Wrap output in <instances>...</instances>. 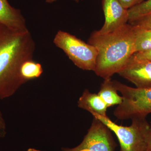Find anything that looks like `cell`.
Masks as SVG:
<instances>
[{"instance_id":"cell-1","label":"cell","mask_w":151,"mask_h":151,"mask_svg":"<svg viewBox=\"0 0 151 151\" xmlns=\"http://www.w3.org/2000/svg\"><path fill=\"white\" fill-rule=\"evenodd\" d=\"M35 48L28 29L14 31L0 25V100L12 96L26 83L21 67L24 61L33 59Z\"/></svg>"},{"instance_id":"cell-2","label":"cell","mask_w":151,"mask_h":151,"mask_svg":"<svg viewBox=\"0 0 151 151\" xmlns=\"http://www.w3.org/2000/svg\"><path fill=\"white\" fill-rule=\"evenodd\" d=\"M88 41L98 51L94 73L104 79L111 78L135 53V27L128 23L105 34L94 31Z\"/></svg>"},{"instance_id":"cell-3","label":"cell","mask_w":151,"mask_h":151,"mask_svg":"<svg viewBox=\"0 0 151 151\" xmlns=\"http://www.w3.org/2000/svg\"><path fill=\"white\" fill-rule=\"evenodd\" d=\"M92 116L115 133L119 140L120 151L147 150L150 124L146 118L132 119L130 126L124 127L115 124L107 116Z\"/></svg>"},{"instance_id":"cell-4","label":"cell","mask_w":151,"mask_h":151,"mask_svg":"<svg viewBox=\"0 0 151 151\" xmlns=\"http://www.w3.org/2000/svg\"><path fill=\"white\" fill-rule=\"evenodd\" d=\"M113 81L123 98L122 103L118 105L113 112L117 119L146 118L151 113V88H134L117 80Z\"/></svg>"},{"instance_id":"cell-5","label":"cell","mask_w":151,"mask_h":151,"mask_svg":"<svg viewBox=\"0 0 151 151\" xmlns=\"http://www.w3.org/2000/svg\"><path fill=\"white\" fill-rule=\"evenodd\" d=\"M53 43L63 50L77 67L83 70H95L98 53L95 46L61 30L57 33Z\"/></svg>"},{"instance_id":"cell-6","label":"cell","mask_w":151,"mask_h":151,"mask_svg":"<svg viewBox=\"0 0 151 151\" xmlns=\"http://www.w3.org/2000/svg\"><path fill=\"white\" fill-rule=\"evenodd\" d=\"M111 131L105 124L94 117L81 142L74 147H63L61 150L62 151H114L117 145Z\"/></svg>"},{"instance_id":"cell-7","label":"cell","mask_w":151,"mask_h":151,"mask_svg":"<svg viewBox=\"0 0 151 151\" xmlns=\"http://www.w3.org/2000/svg\"><path fill=\"white\" fill-rule=\"evenodd\" d=\"M118 74L137 88H151V61L136 59L132 56Z\"/></svg>"},{"instance_id":"cell-8","label":"cell","mask_w":151,"mask_h":151,"mask_svg":"<svg viewBox=\"0 0 151 151\" xmlns=\"http://www.w3.org/2000/svg\"><path fill=\"white\" fill-rule=\"evenodd\" d=\"M105 22L99 30L100 34L112 32L129 22L128 9L124 8L118 0H102Z\"/></svg>"},{"instance_id":"cell-9","label":"cell","mask_w":151,"mask_h":151,"mask_svg":"<svg viewBox=\"0 0 151 151\" xmlns=\"http://www.w3.org/2000/svg\"><path fill=\"white\" fill-rule=\"evenodd\" d=\"M0 25L14 31L28 30L21 11L12 6L8 0H0Z\"/></svg>"},{"instance_id":"cell-10","label":"cell","mask_w":151,"mask_h":151,"mask_svg":"<svg viewBox=\"0 0 151 151\" xmlns=\"http://www.w3.org/2000/svg\"><path fill=\"white\" fill-rule=\"evenodd\" d=\"M77 105L78 108L86 110L92 115L97 114L107 116L106 112L108 108L103 99L97 94L90 92L85 89L79 97Z\"/></svg>"},{"instance_id":"cell-11","label":"cell","mask_w":151,"mask_h":151,"mask_svg":"<svg viewBox=\"0 0 151 151\" xmlns=\"http://www.w3.org/2000/svg\"><path fill=\"white\" fill-rule=\"evenodd\" d=\"M117 92L113 80L111 78H109L104 79L97 94L109 108L113 105H119L122 103L123 98Z\"/></svg>"},{"instance_id":"cell-12","label":"cell","mask_w":151,"mask_h":151,"mask_svg":"<svg viewBox=\"0 0 151 151\" xmlns=\"http://www.w3.org/2000/svg\"><path fill=\"white\" fill-rule=\"evenodd\" d=\"M133 26L135 28V53L151 50V29Z\"/></svg>"},{"instance_id":"cell-13","label":"cell","mask_w":151,"mask_h":151,"mask_svg":"<svg viewBox=\"0 0 151 151\" xmlns=\"http://www.w3.org/2000/svg\"><path fill=\"white\" fill-rule=\"evenodd\" d=\"M43 71V68L40 63L35 62L33 59L24 61L22 64L20 69L22 77L26 82L39 78Z\"/></svg>"},{"instance_id":"cell-14","label":"cell","mask_w":151,"mask_h":151,"mask_svg":"<svg viewBox=\"0 0 151 151\" xmlns=\"http://www.w3.org/2000/svg\"><path fill=\"white\" fill-rule=\"evenodd\" d=\"M129 22L134 21L151 15V0H145L128 9Z\"/></svg>"},{"instance_id":"cell-15","label":"cell","mask_w":151,"mask_h":151,"mask_svg":"<svg viewBox=\"0 0 151 151\" xmlns=\"http://www.w3.org/2000/svg\"><path fill=\"white\" fill-rule=\"evenodd\" d=\"M128 23L133 25L138 26L151 29V15L139 19L134 21L128 22Z\"/></svg>"},{"instance_id":"cell-16","label":"cell","mask_w":151,"mask_h":151,"mask_svg":"<svg viewBox=\"0 0 151 151\" xmlns=\"http://www.w3.org/2000/svg\"><path fill=\"white\" fill-rule=\"evenodd\" d=\"M132 56L136 59L151 61V50L142 52H136Z\"/></svg>"},{"instance_id":"cell-17","label":"cell","mask_w":151,"mask_h":151,"mask_svg":"<svg viewBox=\"0 0 151 151\" xmlns=\"http://www.w3.org/2000/svg\"><path fill=\"white\" fill-rule=\"evenodd\" d=\"M122 6L126 9H129L134 6L142 3L145 0H118Z\"/></svg>"},{"instance_id":"cell-18","label":"cell","mask_w":151,"mask_h":151,"mask_svg":"<svg viewBox=\"0 0 151 151\" xmlns=\"http://www.w3.org/2000/svg\"><path fill=\"white\" fill-rule=\"evenodd\" d=\"M6 134V126L5 121L0 111V137L3 138Z\"/></svg>"},{"instance_id":"cell-19","label":"cell","mask_w":151,"mask_h":151,"mask_svg":"<svg viewBox=\"0 0 151 151\" xmlns=\"http://www.w3.org/2000/svg\"><path fill=\"white\" fill-rule=\"evenodd\" d=\"M150 129L147 139V150H151V122L150 123Z\"/></svg>"},{"instance_id":"cell-20","label":"cell","mask_w":151,"mask_h":151,"mask_svg":"<svg viewBox=\"0 0 151 151\" xmlns=\"http://www.w3.org/2000/svg\"><path fill=\"white\" fill-rule=\"evenodd\" d=\"M57 0H46V2L48 3V4H52V3L56 1ZM76 3H78L79 1V0H73Z\"/></svg>"},{"instance_id":"cell-21","label":"cell","mask_w":151,"mask_h":151,"mask_svg":"<svg viewBox=\"0 0 151 151\" xmlns=\"http://www.w3.org/2000/svg\"><path fill=\"white\" fill-rule=\"evenodd\" d=\"M26 151H44L40 150H37L35 148H30L28 149Z\"/></svg>"},{"instance_id":"cell-22","label":"cell","mask_w":151,"mask_h":151,"mask_svg":"<svg viewBox=\"0 0 151 151\" xmlns=\"http://www.w3.org/2000/svg\"><path fill=\"white\" fill-rule=\"evenodd\" d=\"M146 151H151V150H147Z\"/></svg>"}]
</instances>
